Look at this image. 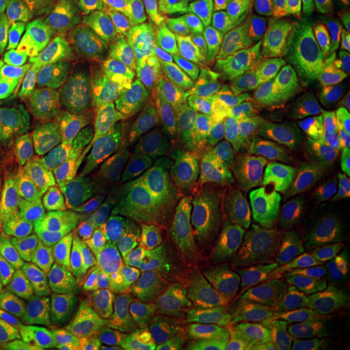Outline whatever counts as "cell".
<instances>
[{
  "instance_id": "obj_1",
  "label": "cell",
  "mask_w": 350,
  "mask_h": 350,
  "mask_svg": "<svg viewBox=\"0 0 350 350\" xmlns=\"http://www.w3.org/2000/svg\"><path fill=\"white\" fill-rule=\"evenodd\" d=\"M327 57L312 0H228L176 86L215 135L254 140L327 88Z\"/></svg>"
},
{
  "instance_id": "obj_2",
  "label": "cell",
  "mask_w": 350,
  "mask_h": 350,
  "mask_svg": "<svg viewBox=\"0 0 350 350\" xmlns=\"http://www.w3.org/2000/svg\"><path fill=\"white\" fill-rule=\"evenodd\" d=\"M99 122L68 198L99 208L120 231L148 224L187 185L218 138L200 107L166 75L114 88Z\"/></svg>"
},
{
  "instance_id": "obj_3",
  "label": "cell",
  "mask_w": 350,
  "mask_h": 350,
  "mask_svg": "<svg viewBox=\"0 0 350 350\" xmlns=\"http://www.w3.org/2000/svg\"><path fill=\"white\" fill-rule=\"evenodd\" d=\"M301 213L254 140L234 138L198 166L148 224L117 234L120 252L166 270L172 262L244 244H286Z\"/></svg>"
},
{
  "instance_id": "obj_4",
  "label": "cell",
  "mask_w": 350,
  "mask_h": 350,
  "mask_svg": "<svg viewBox=\"0 0 350 350\" xmlns=\"http://www.w3.org/2000/svg\"><path fill=\"white\" fill-rule=\"evenodd\" d=\"M291 278L283 244H244L172 262L150 296L153 348L239 350L275 309Z\"/></svg>"
},
{
  "instance_id": "obj_5",
  "label": "cell",
  "mask_w": 350,
  "mask_h": 350,
  "mask_svg": "<svg viewBox=\"0 0 350 350\" xmlns=\"http://www.w3.org/2000/svg\"><path fill=\"white\" fill-rule=\"evenodd\" d=\"M273 130L270 163L299 213L350 234V107L335 96L314 99Z\"/></svg>"
},
{
  "instance_id": "obj_6",
  "label": "cell",
  "mask_w": 350,
  "mask_h": 350,
  "mask_svg": "<svg viewBox=\"0 0 350 350\" xmlns=\"http://www.w3.org/2000/svg\"><path fill=\"white\" fill-rule=\"evenodd\" d=\"M24 63L42 101L60 88H114L135 57L88 0H37L24 31Z\"/></svg>"
},
{
  "instance_id": "obj_7",
  "label": "cell",
  "mask_w": 350,
  "mask_h": 350,
  "mask_svg": "<svg viewBox=\"0 0 350 350\" xmlns=\"http://www.w3.org/2000/svg\"><path fill=\"white\" fill-rule=\"evenodd\" d=\"M247 350H350V270L314 257L288 280L275 309L244 345Z\"/></svg>"
},
{
  "instance_id": "obj_8",
  "label": "cell",
  "mask_w": 350,
  "mask_h": 350,
  "mask_svg": "<svg viewBox=\"0 0 350 350\" xmlns=\"http://www.w3.org/2000/svg\"><path fill=\"white\" fill-rule=\"evenodd\" d=\"M125 260V252L104 254L88 265L16 257L0 280V317L73 319L78 329H83Z\"/></svg>"
},
{
  "instance_id": "obj_9",
  "label": "cell",
  "mask_w": 350,
  "mask_h": 350,
  "mask_svg": "<svg viewBox=\"0 0 350 350\" xmlns=\"http://www.w3.org/2000/svg\"><path fill=\"white\" fill-rule=\"evenodd\" d=\"M135 63L187 60L202 50L228 0H88Z\"/></svg>"
},
{
  "instance_id": "obj_10",
  "label": "cell",
  "mask_w": 350,
  "mask_h": 350,
  "mask_svg": "<svg viewBox=\"0 0 350 350\" xmlns=\"http://www.w3.org/2000/svg\"><path fill=\"white\" fill-rule=\"evenodd\" d=\"M104 91L60 88L42 101L31 127V179L26 200L60 198L68 192L78 166L86 156V143L101 120Z\"/></svg>"
},
{
  "instance_id": "obj_11",
  "label": "cell",
  "mask_w": 350,
  "mask_h": 350,
  "mask_svg": "<svg viewBox=\"0 0 350 350\" xmlns=\"http://www.w3.org/2000/svg\"><path fill=\"white\" fill-rule=\"evenodd\" d=\"M112 221L73 198H44L26 208L13 231L24 257L55 265H88L107 247Z\"/></svg>"
},
{
  "instance_id": "obj_12",
  "label": "cell",
  "mask_w": 350,
  "mask_h": 350,
  "mask_svg": "<svg viewBox=\"0 0 350 350\" xmlns=\"http://www.w3.org/2000/svg\"><path fill=\"white\" fill-rule=\"evenodd\" d=\"M42 107L37 86L18 52L0 55V215L24 195L31 166V127Z\"/></svg>"
},
{
  "instance_id": "obj_13",
  "label": "cell",
  "mask_w": 350,
  "mask_h": 350,
  "mask_svg": "<svg viewBox=\"0 0 350 350\" xmlns=\"http://www.w3.org/2000/svg\"><path fill=\"white\" fill-rule=\"evenodd\" d=\"M161 273V267L127 254L122 270L96 304L86 350H140L148 329L150 296Z\"/></svg>"
},
{
  "instance_id": "obj_14",
  "label": "cell",
  "mask_w": 350,
  "mask_h": 350,
  "mask_svg": "<svg viewBox=\"0 0 350 350\" xmlns=\"http://www.w3.org/2000/svg\"><path fill=\"white\" fill-rule=\"evenodd\" d=\"M81 338L73 319L0 317V350H68Z\"/></svg>"
},
{
  "instance_id": "obj_15",
  "label": "cell",
  "mask_w": 350,
  "mask_h": 350,
  "mask_svg": "<svg viewBox=\"0 0 350 350\" xmlns=\"http://www.w3.org/2000/svg\"><path fill=\"white\" fill-rule=\"evenodd\" d=\"M312 13L329 55L350 60V0H312Z\"/></svg>"
},
{
  "instance_id": "obj_16",
  "label": "cell",
  "mask_w": 350,
  "mask_h": 350,
  "mask_svg": "<svg viewBox=\"0 0 350 350\" xmlns=\"http://www.w3.org/2000/svg\"><path fill=\"white\" fill-rule=\"evenodd\" d=\"M37 0H0V55L16 52Z\"/></svg>"
},
{
  "instance_id": "obj_17",
  "label": "cell",
  "mask_w": 350,
  "mask_h": 350,
  "mask_svg": "<svg viewBox=\"0 0 350 350\" xmlns=\"http://www.w3.org/2000/svg\"><path fill=\"white\" fill-rule=\"evenodd\" d=\"M327 91H329V96H335L338 101L350 107V60H342L329 70Z\"/></svg>"
},
{
  "instance_id": "obj_18",
  "label": "cell",
  "mask_w": 350,
  "mask_h": 350,
  "mask_svg": "<svg viewBox=\"0 0 350 350\" xmlns=\"http://www.w3.org/2000/svg\"><path fill=\"white\" fill-rule=\"evenodd\" d=\"M16 260V247H13L11 241H0V280L5 275V270H8V265Z\"/></svg>"
},
{
  "instance_id": "obj_19",
  "label": "cell",
  "mask_w": 350,
  "mask_h": 350,
  "mask_svg": "<svg viewBox=\"0 0 350 350\" xmlns=\"http://www.w3.org/2000/svg\"><path fill=\"white\" fill-rule=\"evenodd\" d=\"M156 350H187V348H156Z\"/></svg>"
}]
</instances>
